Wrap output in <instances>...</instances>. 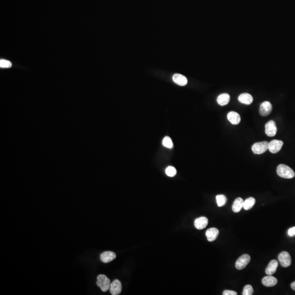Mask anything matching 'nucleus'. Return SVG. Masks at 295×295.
<instances>
[{"mask_svg": "<svg viewBox=\"0 0 295 295\" xmlns=\"http://www.w3.org/2000/svg\"><path fill=\"white\" fill-rule=\"evenodd\" d=\"M291 288L293 289L294 291H295V281H294V282H293V283L291 284Z\"/></svg>", "mask_w": 295, "mask_h": 295, "instance_id": "28", "label": "nucleus"}, {"mask_svg": "<svg viewBox=\"0 0 295 295\" xmlns=\"http://www.w3.org/2000/svg\"><path fill=\"white\" fill-rule=\"evenodd\" d=\"M173 82L179 86H185L188 83V79L184 75L180 74H175L173 76Z\"/></svg>", "mask_w": 295, "mask_h": 295, "instance_id": "13", "label": "nucleus"}, {"mask_svg": "<svg viewBox=\"0 0 295 295\" xmlns=\"http://www.w3.org/2000/svg\"><path fill=\"white\" fill-rule=\"evenodd\" d=\"M219 231L218 229L215 227L209 228L205 232V235L209 242H213L217 238Z\"/></svg>", "mask_w": 295, "mask_h": 295, "instance_id": "11", "label": "nucleus"}, {"mask_svg": "<svg viewBox=\"0 0 295 295\" xmlns=\"http://www.w3.org/2000/svg\"><path fill=\"white\" fill-rule=\"evenodd\" d=\"M208 224V220L207 218L203 216L197 218L195 220L194 222L195 227L198 230H202L205 228V227L207 226Z\"/></svg>", "mask_w": 295, "mask_h": 295, "instance_id": "14", "label": "nucleus"}, {"mask_svg": "<svg viewBox=\"0 0 295 295\" xmlns=\"http://www.w3.org/2000/svg\"><path fill=\"white\" fill-rule=\"evenodd\" d=\"M216 202L219 207H222L226 203L227 199L224 195H218L216 196Z\"/></svg>", "mask_w": 295, "mask_h": 295, "instance_id": "21", "label": "nucleus"}, {"mask_svg": "<svg viewBox=\"0 0 295 295\" xmlns=\"http://www.w3.org/2000/svg\"><path fill=\"white\" fill-rule=\"evenodd\" d=\"M278 266V262L276 259H273L270 262L268 267L266 269V273L268 276H272L276 272Z\"/></svg>", "mask_w": 295, "mask_h": 295, "instance_id": "16", "label": "nucleus"}, {"mask_svg": "<svg viewBox=\"0 0 295 295\" xmlns=\"http://www.w3.org/2000/svg\"><path fill=\"white\" fill-rule=\"evenodd\" d=\"M12 65V63L9 61L3 59H1L0 60V67L1 68H9Z\"/></svg>", "mask_w": 295, "mask_h": 295, "instance_id": "25", "label": "nucleus"}, {"mask_svg": "<svg viewBox=\"0 0 295 295\" xmlns=\"http://www.w3.org/2000/svg\"><path fill=\"white\" fill-rule=\"evenodd\" d=\"M238 101L244 105H251L253 102V97L249 94L243 93L239 96Z\"/></svg>", "mask_w": 295, "mask_h": 295, "instance_id": "15", "label": "nucleus"}, {"mask_svg": "<svg viewBox=\"0 0 295 295\" xmlns=\"http://www.w3.org/2000/svg\"><path fill=\"white\" fill-rule=\"evenodd\" d=\"M177 171L176 168L172 166H168L166 169V174L170 177H173L176 176Z\"/></svg>", "mask_w": 295, "mask_h": 295, "instance_id": "24", "label": "nucleus"}, {"mask_svg": "<svg viewBox=\"0 0 295 295\" xmlns=\"http://www.w3.org/2000/svg\"><path fill=\"white\" fill-rule=\"evenodd\" d=\"M278 259L281 265L284 267H287L291 265V256L287 251L281 252L279 255Z\"/></svg>", "mask_w": 295, "mask_h": 295, "instance_id": "5", "label": "nucleus"}, {"mask_svg": "<svg viewBox=\"0 0 295 295\" xmlns=\"http://www.w3.org/2000/svg\"><path fill=\"white\" fill-rule=\"evenodd\" d=\"M227 119L231 123L236 125L241 122V117L238 113L235 112H230L227 114Z\"/></svg>", "mask_w": 295, "mask_h": 295, "instance_id": "12", "label": "nucleus"}, {"mask_svg": "<svg viewBox=\"0 0 295 295\" xmlns=\"http://www.w3.org/2000/svg\"><path fill=\"white\" fill-rule=\"evenodd\" d=\"M269 143L267 141L255 143L251 147V150L255 154H262L268 149Z\"/></svg>", "mask_w": 295, "mask_h": 295, "instance_id": "3", "label": "nucleus"}, {"mask_svg": "<svg viewBox=\"0 0 295 295\" xmlns=\"http://www.w3.org/2000/svg\"><path fill=\"white\" fill-rule=\"evenodd\" d=\"M287 233L289 234V236L293 237V236H295V227L290 228L288 230Z\"/></svg>", "mask_w": 295, "mask_h": 295, "instance_id": "27", "label": "nucleus"}, {"mask_svg": "<svg viewBox=\"0 0 295 295\" xmlns=\"http://www.w3.org/2000/svg\"><path fill=\"white\" fill-rule=\"evenodd\" d=\"M162 144H163L164 147H166L167 148L171 149L173 147V144L171 139L168 136H166L165 138H163Z\"/></svg>", "mask_w": 295, "mask_h": 295, "instance_id": "22", "label": "nucleus"}, {"mask_svg": "<svg viewBox=\"0 0 295 295\" xmlns=\"http://www.w3.org/2000/svg\"><path fill=\"white\" fill-rule=\"evenodd\" d=\"M254 290L250 285H247L243 289V295H251L253 294Z\"/></svg>", "mask_w": 295, "mask_h": 295, "instance_id": "23", "label": "nucleus"}, {"mask_svg": "<svg viewBox=\"0 0 295 295\" xmlns=\"http://www.w3.org/2000/svg\"><path fill=\"white\" fill-rule=\"evenodd\" d=\"M284 145L283 141L280 140H273L268 144V150L273 154L278 153Z\"/></svg>", "mask_w": 295, "mask_h": 295, "instance_id": "6", "label": "nucleus"}, {"mask_svg": "<svg viewBox=\"0 0 295 295\" xmlns=\"http://www.w3.org/2000/svg\"><path fill=\"white\" fill-rule=\"evenodd\" d=\"M277 128L275 122L270 120L266 123L265 125V133L269 137H273L276 134Z\"/></svg>", "mask_w": 295, "mask_h": 295, "instance_id": "7", "label": "nucleus"}, {"mask_svg": "<svg viewBox=\"0 0 295 295\" xmlns=\"http://www.w3.org/2000/svg\"><path fill=\"white\" fill-rule=\"evenodd\" d=\"M110 292L112 295H119L122 290V285L121 282L117 279H115L111 283Z\"/></svg>", "mask_w": 295, "mask_h": 295, "instance_id": "9", "label": "nucleus"}, {"mask_svg": "<svg viewBox=\"0 0 295 295\" xmlns=\"http://www.w3.org/2000/svg\"><path fill=\"white\" fill-rule=\"evenodd\" d=\"M230 100V96L228 94H220L217 98V102L219 105L224 106L228 104Z\"/></svg>", "mask_w": 295, "mask_h": 295, "instance_id": "19", "label": "nucleus"}, {"mask_svg": "<svg viewBox=\"0 0 295 295\" xmlns=\"http://www.w3.org/2000/svg\"><path fill=\"white\" fill-rule=\"evenodd\" d=\"M262 283L266 287H274L277 284L278 281L274 276H269L264 277L262 280Z\"/></svg>", "mask_w": 295, "mask_h": 295, "instance_id": "17", "label": "nucleus"}, {"mask_svg": "<svg viewBox=\"0 0 295 295\" xmlns=\"http://www.w3.org/2000/svg\"><path fill=\"white\" fill-rule=\"evenodd\" d=\"M272 109V104L268 101H265L262 103L260 106L259 109V114L263 117L268 116L271 113Z\"/></svg>", "mask_w": 295, "mask_h": 295, "instance_id": "8", "label": "nucleus"}, {"mask_svg": "<svg viewBox=\"0 0 295 295\" xmlns=\"http://www.w3.org/2000/svg\"><path fill=\"white\" fill-rule=\"evenodd\" d=\"M250 261V256L248 254H244L238 258L236 262V267L237 270H241L245 268Z\"/></svg>", "mask_w": 295, "mask_h": 295, "instance_id": "4", "label": "nucleus"}, {"mask_svg": "<svg viewBox=\"0 0 295 295\" xmlns=\"http://www.w3.org/2000/svg\"><path fill=\"white\" fill-rule=\"evenodd\" d=\"M255 199L252 197L247 199L245 201H244L243 208L247 210L251 209L255 205Z\"/></svg>", "mask_w": 295, "mask_h": 295, "instance_id": "20", "label": "nucleus"}, {"mask_svg": "<svg viewBox=\"0 0 295 295\" xmlns=\"http://www.w3.org/2000/svg\"><path fill=\"white\" fill-rule=\"evenodd\" d=\"M244 201L241 197H238L234 200L232 205V210L234 213H238L243 208Z\"/></svg>", "mask_w": 295, "mask_h": 295, "instance_id": "18", "label": "nucleus"}, {"mask_svg": "<svg viewBox=\"0 0 295 295\" xmlns=\"http://www.w3.org/2000/svg\"><path fill=\"white\" fill-rule=\"evenodd\" d=\"M223 295H237V293L236 291H232V290H225L223 292Z\"/></svg>", "mask_w": 295, "mask_h": 295, "instance_id": "26", "label": "nucleus"}, {"mask_svg": "<svg viewBox=\"0 0 295 295\" xmlns=\"http://www.w3.org/2000/svg\"><path fill=\"white\" fill-rule=\"evenodd\" d=\"M116 256L115 253L113 251H105L101 254L100 259L104 263H108L115 259Z\"/></svg>", "mask_w": 295, "mask_h": 295, "instance_id": "10", "label": "nucleus"}, {"mask_svg": "<svg viewBox=\"0 0 295 295\" xmlns=\"http://www.w3.org/2000/svg\"><path fill=\"white\" fill-rule=\"evenodd\" d=\"M276 173L279 177L285 179H292L295 176L293 170L288 166L284 164L278 165L276 168Z\"/></svg>", "mask_w": 295, "mask_h": 295, "instance_id": "1", "label": "nucleus"}, {"mask_svg": "<svg viewBox=\"0 0 295 295\" xmlns=\"http://www.w3.org/2000/svg\"><path fill=\"white\" fill-rule=\"evenodd\" d=\"M97 285L100 287L103 292H106L110 289L111 281L106 276L100 274L97 276Z\"/></svg>", "mask_w": 295, "mask_h": 295, "instance_id": "2", "label": "nucleus"}]
</instances>
